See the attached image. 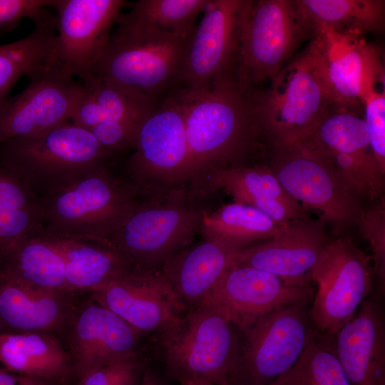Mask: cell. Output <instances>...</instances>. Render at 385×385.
I'll use <instances>...</instances> for the list:
<instances>
[{
  "label": "cell",
  "mask_w": 385,
  "mask_h": 385,
  "mask_svg": "<svg viewBox=\"0 0 385 385\" xmlns=\"http://www.w3.org/2000/svg\"><path fill=\"white\" fill-rule=\"evenodd\" d=\"M184 117L189 150L186 191L204 202L211 175L252 165L267 153L265 140L255 117L248 91L238 84L233 69L199 89L172 92Z\"/></svg>",
  "instance_id": "obj_1"
},
{
  "label": "cell",
  "mask_w": 385,
  "mask_h": 385,
  "mask_svg": "<svg viewBox=\"0 0 385 385\" xmlns=\"http://www.w3.org/2000/svg\"><path fill=\"white\" fill-rule=\"evenodd\" d=\"M207 210L186 190L139 195L103 240L133 270L156 271L192 243Z\"/></svg>",
  "instance_id": "obj_2"
},
{
  "label": "cell",
  "mask_w": 385,
  "mask_h": 385,
  "mask_svg": "<svg viewBox=\"0 0 385 385\" xmlns=\"http://www.w3.org/2000/svg\"><path fill=\"white\" fill-rule=\"evenodd\" d=\"M118 157L90 130L69 120L0 144V166L21 179L39 200L93 171L118 165Z\"/></svg>",
  "instance_id": "obj_3"
},
{
  "label": "cell",
  "mask_w": 385,
  "mask_h": 385,
  "mask_svg": "<svg viewBox=\"0 0 385 385\" xmlns=\"http://www.w3.org/2000/svg\"><path fill=\"white\" fill-rule=\"evenodd\" d=\"M185 40L153 29L117 26L93 78L158 101L180 86Z\"/></svg>",
  "instance_id": "obj_4"
},
{
  "label": "cell",
  "mask_w": 385,
  "mask_h": 385,
  "mask_svg": "<svg viewBox=\"0 0 385 385\" xmlns=\"http://www.w3.org/2000/svg\"><path fill=\"white\" fill-rule=\"evenodd\" d=\"M311 35L296 1L242 0L234 70L239 86L249 91L271 81Z\"/></svg>",
  "instance_id": "obj_5"
},
{
  "label": "cell",
  "mask_w": 385,
  "mask_h": 385,
  "mask_svg": "<svg viewBox=\"0 0 385 385\" xmlns=\"http://www.w3.org/2000/svg\"><path fill=\"white\" fill-rule=\"evenodd\" d=\"M248 93L270 148L303 140L334 104L307 48L282 68L266 90Z\"/></svg>",
  "instance_id": "obj_6"
},
{
  "label": "cell",
  "mask_w": 385,
  "mask_h": 385,
  "mask_svg": "<svg viewBox=\"0 0 385 385\" xmlns=\"http://www.w3.org/2000/svg\"><path fill=\"white\" fill-rule=\"evenodd\" d=\"M120 168L141 196L186 190L189 150L181 107L170 93L140 121Z\"/></svg>",
  "instance_id": "obj_7"
},
{
  "label": "cell",
  "mask_w": 385,
  "mask_h": 385,
  "mask_svg": "<svg viewBox=\"0 0 385 385\" xmlns=\"http://www.w3.org/2000/svg\"><path fill=\"white\" fill-rule=\"evenodd\" d=\"M139 195L118 165L103 168L39 200L42 227L61 235L103 240Z\"/></svg>",
  "instance_id": "obj_8"
},
{
  "label": "cell",
  "mask_w": 385,
  "mask_h": 385,
  "mask_svg": "<svg viewBox=\"0 0 385 385\" xmlns=\"http://www.w3.org/2000/svg\"><path fill=\"white\" fill-rule=\"evenodd\" d=\"M309 302L268 314L242 332L230 384L270 385L294 366L318 335L310 319Z\"/></svg>",
  "instance_id": "obj_9"
},
{
  "label": "cell",
  "mask_w": 385,
  "mask_h": 385,
  "mask_svg": "<svg viewBox=\"0 0 385 385\" xmlns=\"http://www.w3.org/2000/svg\"><path fill=\"white\" fill-rule=\"evenodd\" d=\"M234 327L203 305L187 310L178 324L159 338L169 375L178 382L199 379L229 383L240 346Z\"/></svg>",
  "instance_id": "obj_10"
},
{
  "label": "cell",
  "mask_w": 385,
  "mask_h": 385,
  "mask_svg": "<svg viewBox=\"0 0 385 385\" xmlns=\"http://www.w3.org/2000/svg\"><path fill=\"white\" fill-rule=\"evenodd\" d=\"M268 165L287 192L341 235L356 225L362 199L325 160L299 143L272 146Z\"/></svg>",
  "instance_id": "obj_11"
},
{
  "label": "cell",
  "mask_w": 385,
  "mask_h": 385,
  "mask_svg": "<svg viewBox=\"0 0 385 385\" xmlns=\"http://www.w3.org/2000/svg\"><path fill=\"white\" fill-rule=\"evenodd\" d=\"M310 276L317 287L310 319L318 335L332 340L371 292L369 259L348 237L332 238Z\"/></svg>",
  "instance_id": "obj_12"
},
{
  "label": "cell",
  "mask_w": 385,
  "mask_h": 385,
  "mask_svg": "<svg viewBox=\"0 0 385 385\" xmlns=\"http://www.w3.org/2000/svg\"><path fill=\"white\" fill-rule=\"evenodd\" d=\"M297 143L329 164L362 200L384 198L385 171L372 152L362 111L333 104Z\"/></svg>",
  "instance_id": "obj_13"
},
{
  "label": "cell",
  "mask_w": 385,
  "mask_h": 385,
  "mask_svg": "<svg viewBox=\"0 0 385 385\" xmlns=\"http://www.w3.org/2000/svg\"><path fill=\"white\" fill-rule=\"evenodd\" d=\"M311 285L291 283L259 269L235 263L197 304L210 308L242 332L260 318L301 301H311Z\"/></svg>",
  "instance_id": "obj_14"
},
{
  "label": "cell",
  "mask_w": 385,
  "mask_h": 385,
  "mask_svg": "<svg viewBox=\"0 0 385 385\" xmlns=\"http://www.w3.org/2000/svg\"><path fill=\"white\" fill-rule=\"evenodd\" d=\"M123 0H55L56 56L61 71L81 83L93 78L122 8Z\"/></svg>",
  "instance_id": "obj_15"
},
{
  "label": "cell",
  "mask_w": 385,
  "mask_h": 385,
  "mask_svg": "<svg viewBox=\"0 0 385 385\" xmlns=\"http://www.w3.org/2000/svg\"><path fill=\"white\" fill-rule=\"evenodd\" d=\"M88 293L142 336L160 338L185 312L157 271L131 270Z\"/></svg>",
  "instance_id": "obj_16"
},
{
  "label": "cell",
  "mask_w": 385,
  "mask_h": 385,
  "mask_svg": "<svg viewBox=\"0 0 385 385\" xmlns=\"http://www.w3.org/2000/svg\"><path fill=\"white\" fill-rule=\"evenodd\" d=\"M142 335L119 316L92 298L76 302L63 334L81 376L116 361L140 358Z\"/></svg>",
  "instance_id": "obj_17"
},
{
  "label": "cell",
  "mask_w": 385,
  "mask_h": 385,
  "mask_svg": "<svg viewBox=\"0 0 385 385\" xmlns=\"http://www.w3.org/2000/svg\"><path fill=\"white\" fill-rule=\"evenodd\" d=\"M327 225L308 215L284 225L271 237L240 250L237 263L310 285V273L331 240Z\"/></svg>",
  "instance_id": "obj_18"
},
{
  "label": "cell",
  "mask_w": 385,
  "mask_h": 385,
  "mask_svg": "<svg viewBox=\"0 0 385 385\" xmlns=\"http://www.w3.org/2000/svg\"><path fill=\"white\" fill-rule=\"evenodd\" d=\"M81 91V83L61 71L31 80L24 91L0 104V144L68 121Z\"/></svg>",
  "instance_id": "obj_19"
},
{
  "label": "cell",
  "mask_w": 385,
  "mask_h": 385,
  "mask_svg": "<svg viewBox=\"0 0 385 385\" xmlns=\"http://www.w3.org/2000/svg\"><path fill=\"white\" fill-rule=\"evenodd\" d=\"M242 0H209L185 40L180 88L199 89L232 68Z\"/></svg>",
  "instance_id": "obj_20"
},
{
  "label": "cell",
  "mask_w": 385,
  "mask_h": 385,
  "mask_svg": "<svg viewBox=\"0 0 385 385\" xmlns=\"http://www.w3.org/2000/svg\"><path fill=\"white\" fill-rule=\"evenodd\" d=\"M307 48L332 101L338 106L362 111L361 90L366 71L379 53L362 36L327 30L315 31Z\"/></svg>",
  "instance_id": "obj_21"
},
{
  "label": "cell",
  "mask_w": 385,
  "mask_h": 385,
  "mask_svg": "<svg viewBox=\"0 0 385 385\" xmlns=\"http://www.w3.org/2000/svg\"><path fill=\"white\" fill-rule=\"evenodd\" d=\"M384 315L375 298H366L334 336L332 346L350 385H385Z\"/></svg>",
  "instance_id": "obj_22"
},
{
  "label": "cell",
  "mask_w": 385,
  "mask_h": 385,
  "mask_svg": "<svg viewBox=\"0 0 385 385\" xmlns=\"http://www.w3.org/2000/svg\"><path fill=\"white\" fill-rule=\"evenodd\" d=\"M241 249L203 238L175 254L156 271L186 312L200 303L237 262Z\"/></svg>",
  "instance_id": "obj_23"
},
{
  "label": "cell",
  "mask_w": 385,
  "mask_h": 385,
  "mask_svg": "<svg viewBox=\"0 0 385 385\" xmlns=\"http://www.w3.org/2000/svg\"><path fill=\"white\" fill-rule=\"evenodd\" d=\"M78 294L29 285L0 275V322L9 332H43L63 339Z\"/></svg>",
  "instance_id": "obj_24"
},
{
  "label": "cell",
  "mask_w": 385,
  "mask_h": 385,
  "mask_svg": "<svg viewBox=\"0 0 385 385\" xmlns=\"http://www.w3.org/2000/svg\"><path fill=\"white\" fill-rule=\"evenodd\" d=\"M231 196L234 202L263 212L285 225L307 216L304 208L284 189L268 164H255L217 171L208 179L204 200L216 192Z\"/></svg>",
  "instance_id": "obj_25"
},
{
  "label": "cell",
  "mask_w": 385,
  "mask_h": 385,
  "mask_svg": "<svg viewBox=\"0 0 385 385\" xmlns=\"http://www.w3.org/2000/svg\"><path fill=\"white\" fill-rule=\"evenodd\" d=\"M0 362L9 371L51 385L61 384L74 373L63 339L48 332H2Z\"/></svg>",
  "instance_id": "obj_26"
},
{
  "label": "cell",
  "mask_w": 385,
  "mask_h": 385,
  "mask_svg": "<svg viewBox=\"0 0 385 385\" xmlns=\"http://www.w3.org/2000/svg\"><path fill=\"white\" fill-rule=\"evenodd\" d=\"M41 230L63 259L67 286L73 294L88 293L133 270L101 239L61 235L42 226Z\"/></svg>",
  "instance_id": "obj_27"
},
{
  "label": "cell",
  "mask_w": 385,
  "mask_h": 385,
  "mask_svg": "<svg viewBox=\"0 0 385 385\" xmlns=\"http://www.w3.org/2000/svg\"><path fill=\"white\" fill-rule=\"evenodd\" d=\"M0 275L36 287L73 294L67 286L63 259L41 226L0 249Z\"/></svg>",
  "instance_id": "obj_28"
},
{
  "label": "cell",
  "mask_w": 385,
  "mask_h": 385,
  "mask_svg": "<svg viewBox=\"0 0 385 385\" xmlns=\"http://www.w3.org/2000/svg\"><path fill=\"white\" fill-rule=\"evenodd\" d=\"M57 24L36 26L24 38L0 46V104L17 80L61 71L56 56Z\"/></svg>",
  "instance_id": "obj_29"
},
{
  "label": "cell",
  "mask_w": 385,
  "mask_h": 385,
  "mask_svg": "<svg viewBox=\"0 0 385 385\" xmlns=\"http://www.w3.org/2000/svg\"><path fill=\"white\" fill-rule=\"evenodd\" d=\"M312 36L319 30L362 36L382 32L385 1L382 0H297Z\"/></svg>",
  "instance_id": "obj_30"
},
{
  "label": "cell",
  "mask_w": 385,
  "mask_h": 385,
  "mask_svg": "<svg viewBox=\"0 0 385 385\" xmlns=\"http://www.w3.org/2000/svg\"><path fill=\"white\" fill-rule=\"evenodd\" d=\"M283 225L257 208L233 202L205 210L200 234L242 249L271 237Z\"/></svg>",
  "instance_id": "obj_31"
},
{
  "label": "cell",
  "mask_w": 385,
  "mask_h": 385,
  "mask_svg": "<svg viewBox=\"0 0 385 385\" xmlns=\"http://www.w3.org/2000/svg\"><path fill=\"white\" fill-rule=\"evenodd\" d=\"M209 0H139L130 11L120 13L117 26L153 29L187 38Z\"/></svg>",
  "instance_id": "obj_32"
},
{
  "label": "cell",
  "mask_w": 385,
  "mask_h": 385,
  "mask_svg": "<svg viewBox=\"0 0 385 385\" xmlns=\"http://www.w3.org/2000/svg\"><path fill=\"white\" fill-rule=\"evenodd\" d=\"M42 225L39 200L21 179L0 166V249Z\"/></svg>",
  "instance_id": "obj_33"
},
{
  "label": "cell",
  "mask_w": 385,
  "mask_h": 385,
  "mask_svg": "<svg viewBox=\"0 0 385 385\" xmlns=\"http://www.w3.org/2000/svg\"><path fill=\"white\" fill-rule=\"evenodd\" d=\"M270 385H350L332 340L317 335L294 366Z\"/></svg>",
  "instance_id": "obj_34"
},
{
  "label": "cell",
  "mask_w": 385,
  "mask_h": 385,
  "mask_svg": "<svg viewBox=\"0 0 385 385\" xmlns=\"http://www.w3.org/2000/svg\"><path fill=\"white\" fill-rule=\"evenodd\" d=\"M361 101L372 152L381 168L385 171L384 71L379 53L366 71L361 85Z\"/></svg>",
  "instance_id": "obj_35"
},
{
  "label": "cell",
  "mask_w": 385,
  "mask_h": 385,
  "mask_svg": "<svg viewBox=\"0 0 385 385\" xmlns=\"http://www.w3.org/2000/svg\"><path fill=\"white\" fill-rule=\"evenodd\" d=\"M363 237L371 246L375 273L384 289L385 283V201L384 198L363 207L356 222Z\"/></svg>",
  "instance_id": "obj_36"
},
{
  "label": "cell",
  "mask_w": 385,
  "mask_h": 385,
  "mask_svg": "<svg viewBox=\"0 0 385 385\" xmlns=\"http://www.w3.org/2000/svg\"><path fill=\"white\" fill-rule=\"evenodd\" d=\"M55 0H0V31H9L25 19H31L35 26L55 24L57 17L47 10Z\"/></svg>",
  "instance_id": "obj_37"
},
{
  "label": "cell",
  "mask_w": 385,
  "mask_h": 385,
  "mask_svg": "<svg viewBox=\"0 0 385 385\" xmlns=\"http://www.w3.org/2000/svg\"><path fill=\"white\" fill-rule=\"evenodd\" d=\"M144 369L140 358L122 360L81 376L76 385H140Z\"/></svg>",
  "instance_id": "obj_38"
},
{
  "label": "cell",
  "mask_w": 385,
  "mask_h": 385,
  "mask_svg": "<svg viewBox=\"0 0 385 385\" xmlns=\"http://www.w3.org/2000/svg\"><path fill=\"white\" fill-rule=\"evenodd\" d=\"M138 124L128 120L109 119L90 131L104 148L118 156L133 148Z\"/></svg>",
  "instance_id": "obj_39"
},
{
  "label": "cell",
  "mask_w": 385,
  "mask_h": 385,
  "mask_svg": "<svg viewBox=\"0 0 385 385\" xmlns=\"http://www.w3.org/2000/svg\"><path fill=\"white\" fill-rule=\"evenodd\" d=\"M140 385H162L158 376L149 368H145Z\"/></svg>",
  "instance_id": "obj_40"
},
{
  "label": "cell",
  "mask_w": 385,
  "mask_h": 385,
  "mask_svg": "<svg viewBox=\"0 0 385 385\" xmlns=\"http://www.w3.org/2000/svg\"><path fill=\"white\" fill-rule=\"evenodd\" d=\"M180 385H228L229 383L225 384H217L211 381L199 379H184L179 381Z\"/></svg>",
  "instance_id": "obj_41"
},
{
  "label": "cell",
  "mask_w": 385,
  "mask_h": 385,
  "mask_svg": "<svg viewBox=\"0 0 385 385\" xmlns=\"http://www.w3.org/2000/svg\"><path fill=\"white\" fill-rule=\"evenodd\" d=\"M3 332V330H2V327H1V322H0V334Z\"/></svg>",
  "instance_id": "obj_42"
},
{
  "label": "cell",
  "mask_w": 385,
  "mask_h": 385,
  "mask_svg": "<svg viewBox=\"0 0 385 385\" xmlns=\"http://www.w3.org/2000/svg\"><path fill=\"white\" fill-rule=\"evenodd\" d=\"M228 385H231V384H229Z\"/></svg>",
  "instance_id": "obj_43"
}]
</instances>
